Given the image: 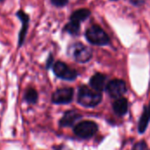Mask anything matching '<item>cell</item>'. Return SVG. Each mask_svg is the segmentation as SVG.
I'll return each mask as SVG.
<instances>
[{"instance_id":"ac0fdd59","label":"cell","mask_w":150,"mask_h":150,"mask_svg":"<svg viewBox=\"0 0 150 150\" xmlns=\"http://www.w3.org/2000/svg\"><path fill=\"white\" fill-rule=\"evenodd\" d=\"M129 1H130L133 4L139 6V5H142V4H144L146 0H129Z\"/></svg>"},{"instance_id":"3957f363","label":"cell","mask_w":150,"mask_h":150,"mask_svg":"<svg viewBox=\"0 0 150 150\" xmlns=\"http://www.w3.org/2000/svg\"><path fill=\"white\" fill-rule=\"evenodd\" d=\"M98 132V125L93 121H82L74 127V133L76 136L83 139H90Z\"/></svg>"},{"instance_id":"2e32d148","label":"cell","mask_w":150,"mask_h":150,"mask_svg":"<svg viewBox=\"0 0 150 150\" xmlns=\"http://www.w3.org/2000/svg\"><path fill=\"white\" fill-rule=\"evenodd\" d=\"M132 150H150V149H149V147L145 142L142 141V142H139L138 143H136Z\"/></svg>"},{"instance_id":"277c9868","label":"cell","mask_w":150,"mask_h":150,"mask_svg":"<svg viewBox=\"0 0 150 150\" xmlns=\"http://www.w3.org/2000/svg\"><path fill=\"white\" fill-rule=\"evenodd\" d=\"M71 54L74 59L81 63L87 62L92 56V51L90 47L84 46L82 43H76L70 47Z\"/></svg>"},{"instance_id":"ba28073f","label":"cell","mask_w":150,"mask_h":150,"mask_svg":"<svg viewBox=\"0 0 150 150\" xmlns=\"http://www.w3.org/2000/svg\"><path fill=\"white\" fill-rule=\"evenodd\" d=\"M17 17L19 18V20L22 23V27H21V30L19 31V33H18V47H21L25 41V35L27 33L28 25H29V16L24 11L19 10L17 11Z\"/></svg>"},{"instance_id":"e0dca14e","label":"cell","mask_w":150,"mask_h":150,"mask_svg":"<svg viewBox=\"0 0 150 150\" xmlns=\"http://www.w3.org/2000/svg\"><path fill=\"white\" fill-rule=\"evenodd\" d=\"M50 1H51V3H52L54 5H55V6H57V7L65 6V5L68 4V2H69V0H50Z\"/></svg>"},{"instance_id":"52a82bcc","label":"cell","mask_w":150,"mask_h":150,"mask_svg":"<svg viewBox=\"0 0 150 150\" xmlns=\"http://www.w3.org/2000/svg\"><path fill=\"white\" fill-rule=\"evenodd\" d=\"M74 95V90L72 88H62L57 90L52 96V101L54 104L63 105L69 104L72 101Z\"/></svg>"},{"instance_id":"30bf717a","label":"cell","mask_w":150,"mask_h":150,"mask_svg":"<svg viewBox=\"0 0 150 150\" xmlns=\"http://www.w3.org/2000/svg\"><path fill=\"white\" fill-rule=\"evenodd\" d=\"M81 117L82 116L75 111L66 112L62 120H60V125L62 127H71L75 124V122L80 120Z\"/></svg>"},{"instance_id":"ffe728a7","label":"cell","mask_w":150,"mask_h":150,"mask_svg":"<svg viewBox=\"0 0 150 150\" xmlns=\"http://www.w3.org/2000/svg\"><path fill=\"white\" fill-rule=\"evenodd\" d=\"M2 1H4V0H0V2H2Z\"/></svg>"},{"instance_id":"9a60e30c","label":"cell","mask_w":150,"mask_h":150,"mask_svg":"<svg viewBox=\"0 0 150 150\" xmlns=\"http://www.w3.org/2000/svg\"><path fill=\"white\" fill-rule=\"evenodd\" d=\"M64 30L70 34H76V33H78V32L80 30V24L70 21L69 23H68L65 25Z\"/></svg>"},{"instance_id":"7a4b0ae2","label":"cell","mask_w":150,"mask_h":150,"mask_svg":"<svg viewBox=\"0 0 150 150\" xmlns=\"http://www.w3.org/2000/svg\"><path fill=\"white\" fill-rule=\"evenodd\" d=\"M85 36L89 42L97 46H105L107 45L110 41V39L105 32L98 25L91 26L86 31Z\"/></svg>"},{"instance_id":"6da1fadb","label":"cell","mask_w":150,"mask_h":150,"mask_svg":"<svg viewBox=\"0 0 150 150\" xmlns=\"http://www.w3.org/2000/svg\"><path fill=\"white\" fill-rule=\"evenodd\" d=\"M101 92L92 91L87 86H82L79 88L77 94L78 103L84 107H94L97 106L102 101Z\"/></svg>"},{"instance_id":"8fae6325","label":"cell","mask_w":150,"mask_h":150,"mask_svg":"<svg viewBox=\"0 0 150 150\" xmlns=\"http://www.w3.org/2000/svg\"><path fill=\"white\" fill-rule=\"evenodd\" d=\"M112 108H113L114 112L118 116L125 115L128 110V102H127V98H117L112 104Z\"/></svg>"},{"instance_id":"9c48e42d","label":"cell","mask_w":150,"mask_h":150,"mask_svg":"<svg viewBox=\"0 0 150 150\" xmlns=\"http://www.w3.org/2000/svg\"><path fill=\"white\" fill-rule=\"evenodd\" d=\"M106 83V76L101 73H97L91 76L90 80L91 86L94 89V91L101 92L105 88Z\"/></svg>"},{"instance_id":"8992f818","label":"cell","mask_w":150,"mask_h":150,"mask_svg":"<svg viewBox=\"0 0 150 150\" xmlns=\"http://www.w3.org/2000/svg\"><path fill=\"white\" fill-rule=\"evenodd\" d=\"M106 91L112 98H119L127 91V85L123 80L114 79L110 81L106 85Z\"/></svg>"},{"instance_id":"5bb4252c","label":"cell","mask_w":150,"mask_h":150,"mask_svg":"<svg viewBox=\"0 0 150 150\" xmlns=\"http://www.w3.org/2000/svg\"><path fill=\"white\" fill-rule=\"evenodd\" d=\"M24 98L28 104H35L38 100V93L34 89L30 88L26 91Z\"/></svg>"},{"instance_id":"4fadbf2b","label":"cell","mask_w":150,"mask_h":150,"mask_svg":"<svg viewBox=\"0 0 150 150\" xmlns=\"http://www.w3.org/2000/svg\"><path fill=\"white\" fill-rule=\"evenodd\" d=\"M91 14V11L87 9H79L76 11H74L70 17V21L76 22L80 24L84 19H86Z\"/></svg>"},{"instance_id":"7c38bea8","label":"cell","mask_w":150,"mask_h":150,"mask_svg":"<svg viewBox=\"0 0 150 150\" xmlns=\"http://www.w3.org/2000/svg\"><path fill=\"white\" fill-rule=\"evenodd\" d=\"M150 120V102L148 106H145L143 109V113L140 119L139 125H138V130L140 133H144L146 131V128L149 125V121Z\"/></svg>"},{"instance_id":"d6986e66","label":"cell","mask_w":150,"mask_h":150,"mask_svg":"<svg viewBox=\"0 0 150 150\" xmlns=\"http://www.w3.org/2000/svg\"><path fill=\"white\" fill-rule=\"evenodd\" d=\"M52 62H53V57L50 55V56H49V59L47 60V68H49V67L51 66Z\"/></svg>"},{"instance_id":"5b68a950","label":"cell","mask_w":150,"mask_h":150,"mask_svg":"<svg viewBox=\"0 0 150 150\" xmlns=\"http://www.w3.org/2000/svg\"><path fill=\"white\" fill-rule=\"evenodd\" d=\"M53 70L54 75L63 80L73 81L77 76V72L75 69H70L67 64L62 62H57L54 64Z\"/></svg>"}]
</instances>
